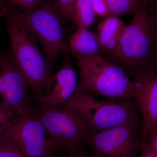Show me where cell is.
<instances>
[{
	"mask_svg": "<svg viewBox=\"0 0 157 157\" xmlns=\"http://www.w3.org/2000/svg\"><path fill=\"white\" fill-rule=\"evenodd\" d=\"M149 66L152 69L157 71V26L151 48Z\"/></svg>",
	"mask_w": 157,
	"mask_h": 157,
	"instance_id": "obj_22",
	"label": "cell"
},
{
	"mask_svg": "<svg viewBox=\"0 0 157 157\" xmlns=\"http://www.w3.org/2000/svg\"><path fill=\"white\" fill-rule=\"evenodd\" d=\"M17 118L0 103V133L9 130L14 125Z\"/></svg>",
	"mask_w": 157,
	"mask_h": 157,
	"instance_id": "obj_18",
	"label": "cell"
},
{
	"mask_svg": "<svg viewBox=\"0 0 157 157\" xmlns=\"http://www.w3.org/2000/svg\"><path fill=\"white\" fill-rule=\"evenodd\" d=\"M145 0H107L109 15L133 14L146 6Z\"/></svg>",
	"mask_w": 157,
	"mask_h": 157,
	"instance_id": "obj_15",
	"label": "cell"
},
{
	"mask_svg": "<svg viewBox=\"0 0 157 157\" xmlns=\"http://www.w3.org/2000/svg\"><path fill=\"white\" fill-rule=\"evenodd\" d=\"M146 5L150 7L157 6V0H145Z\"/></svg>",
	"mask_w": 157,
	"mask_h": 157,
	"instance_id": "obj_25",
	"label": "cell"
},
{
	"mask_svg": "<svg viewBox=\"0 0 157 157\" xmlns=\"http://www.w3.org/2000/svg\"><path fill=\"white\" fill-rule=\"evenodd\" d=\"M157 26V13L147 5L134 14L116 48L108 59L131 75L150 67L151 48Z\"/></svg>",
	"mask_w": 157,
	"mask_h": 157,
	"instance_id": "obj_3",
	"label": "cell"
},
{
	"mask_svg": "<svg viewBox=\"0 0 157 157\" xmlns=\"http://www.w3.org/2000/svg\"><path fill=\"white\" fill-rule=\"evenodd\" d=\"M153 9H154L155 11H156V12H157V6H154V7H153Z\"/></svg>",
	"mask_w": 157,
	"mask_h": 157,
	"instance_id": "obj_26",
	"label": "cell"
},
{
	"mask_svg": "<svg viewBox=\"0 0 157 157\" xmlns=\"http://www.w3.org/2000/svg\"><path fill=\"white\" fill-rule=\"evenodd\" d=\"M96 16L106 17L109 15L107 0H90Z\"/></svg>",
	"mask_w": 157,
	"mask_h": 157,
	"instance_id": "obj_20",
	"label": "cell"
},
{
	"mask_svg": "<svg viewBox=\"0 0 157 157\" xmlns=\"http://www.w3.org/2000/svg\"><path fill=\"white\" fill-rule=\"evenodd\" d=\"M0 16L5 17L10 52L39 102L45 95L51 63L39 48L32 31L14 13L12 5L0 2Z\"/></svg>",
	"mask_w": 157,
	"mask_h": 157,
	"instance_id": "obj_1",
	"label": "cell"
},
{
	"mask_svg": "<svg viewBox=\"0 0 157 157\" xmlns=\"http://www.w3.org/2000/svg\"><path fill=\"white\" fill-rule=\"evenodd\" d=\"M65 106L80 112L93 132L128 124H141V117L133 99L104 101L83 93L72 97Z\"/></svg>",
	"mask_w": 157,
	"mask_h": 157,
	"instance_id": "obj_4",
	"label": "cell"
},
{
	"mask_svg": "<svg viewBox=\"0 0 157 157\" xmlns=\"http://www.w3.org/2000/svg\"><path fill=\"white\" fill-rule=\"evenodd\" d=\"M126 26L119 16L109 15L104 17L98 27V37L101 53L109 59L122 36Z\"/></svg>",
	"mask_w": 157,
	"mask_h": 157,
	"instance_id": "obj_12",
	"label": "cell"
},
{
	"mask_svg": "<svg viewBox=\"0 0 157 157\" xmlns=\"http://www.w3.org/2000/svg\"><path fill=\"white\" fill-rule=\"evenodd\" d=\"M24 13L31 12L42 6L43 0H6Z\"/></svg>",
	"mask_w": 157,
	"mask_h": 157,
	"instance_id": "obj_17",
	"label": "cell"
},
{
	"mask_svg": "<svg viewBox=\"0 0 157 157\" xmlns=\"http://www.w3.org/2000/svg\"><path fill=\"white\" fill-rule=\"evenodd\" d=\"M76 70L69 61L48 79L45 95L40 102L42 107H64L77 89Z\"/></svg>",
	"mask_w": 157,
	"mask_h": 157,
	"instance_id": "obj_11",
	"label": "cell"
},
{
	"mask_svg": "<svg viewBox=\"0 0 157 157\" xmlns=\"http://www.w3.org/2000/svg\"><path fill=\"white\" fill-rule=\"evenodd\" d=\"M0 157H25L17 144L5 132L0 133Z\"/></svg>",
	"mask_w": 157,
	"mask_h": 157,
	"instance_id": "obj_16",
	"label": "cell"
},
{
	"mask_svg": "<svg viewBox=\"0 0 157 157\" xmlns=\"http://www.w3.org/2000/svg\"><path fill=\"white\" fill-rule=\"evenodd\" d=\"M131 76L134 82L133 99L141 117L144 141L157 127V71L149 67Z\"/></svg>",
	"mask_w": 157,
	"mask_h": 157,
	"instance_id": "obj_10",
	"label": "cell"
},
{
	"mask_svg": "<svg viewBox=\"0 0 157 157\" xmlns=\"http://www.w3.org/2000/svg\"><path fill=\"white\" fill-rule=\"evenodd\" d=\"M70 51L75 58H90L101 53L97 34L88 29H76L70 40Z\"/></svg>",
	"mask_w": 157,
	"mask_h": 157,
	"instance_id": "obj_13",
	"label": "cell"
},
{
	"mask_svg": "<svg viewBox=\"0 0 157 157\" xmlns=\"http://www.w3.org/2000/svg\"><path fill=\"white\" fill-rule=\"evenodd\" d=\"M76 59L79 78L73 97L90 91L109 101L133 99V78L122 67L106 58L102 54L93 57Z\"/></svg>",
	"mask_w": 157,
	"mask_h": 157,
	"instance_id": "obj_2",
	"label": "cell"
},
{
	"mask_svg": "<svg viewBox=\"0 0 157 157\" xmlns=\"http://www.w3.org/2000/svg\"><path fill=\"white\" fill-rule=\"evenodd\" d=\"M61 157H94L83 141L78 147Z\"/></svg>",
	"mask_w": 157,
	"mask_h": 157,
	"instance_id": "obj_21",
	"label": "cell"
},
{
	"mask_svg": "<svg viewBox=\"0 0 157 157\" xmlns=\"http://www.w3.org/2000/svg\"><path fill=\"white\" fill-rule=\"evenodd\" d=\"M141 124L90 132L83 140L94 157H137L142 142Z\"/></svg>",
	"mask_w": 157,
	"mask_h": 157,
	"instance_id": "obj_6",
	"label": "cell"
},
{
	"mask_svg": "<svg viewBox=\"0 0 157 157\" xmlns=\"http://www.w3.org/2000/svg\"><path fill=\"white\" fill-rule=\"evenodd\" d=\"M140 157H157V153L142 140L140 147Z\"/></svg>",
	"mask_w": 157,
	"mask_h": 157,
	"instance_id": "obj_24",
	"label": "cell"
},
{
	"mask_svg": "<svg viewBox=\"0 0 157 157\" xmlns=\"http://www.w3.org/2000/svg\"><path fill=\"white\" fill-rule=\"evenodd\" d=\"M29 86L11 52L0 54V103L16 117L35 112Z\"/></svg>",
	"mask_w": 157,
	"mask_h": 157,
	"instance_id": "obj_8",
	"label": "cell"
},
{
	"mask_svg": "<svg viewBox=\"0 0 157 157\" xmlns=\"http://www.w3.org/2000/svg\"><path fill=\"white\" fill-rule=\"evenodd\" d=\"M14 13L32 31L50 63L60 54L70 51L64 39L60 13L48 6L24 13L13 6Z\"/></svg>",
	"mask_w": 157,
	"mask_h": 157,
	"instance_id": "obj_7",
	"label": "cell"
},
{
	"mask_svg": "<svg viewBox=\"0 0 157 157\" xmlns=\"http://www.w3.org/2000/svg\"><path fill=\"white\" fill-rule=\"evenodd\" d=\"M144 142L150 147L157 153V127L155 128L147 137Z\"/></svg>",
	"mask_w": 157,
	"mask_h": 157,
	"instance_id": "obj_23",
	"label": "cell"
},
{
	"mask_svg": "<svg viewBox=\"0 0 157 157\" xmlns=\"http://www.w3.org/2000/svg\"><path fill=\"white\" fill-rule=\"evenodd\" d=\"M5 132L25 157H59L62 151L51 139L35 112L17 117Z\"/></svg>",
	"mask_w": 157,
	"mask_h": 157,
	"instance_id": "obj_9",
	"label": "cell"
},
{
	"mask_svg": "<svg viewBox=\"0 0 157 157\" xmlns=\"http://www.w3.org/2000/svg\"><path fill=\"white\" fill-rule=\"evenodd\" d=\"M36 113L51 139L66 153L76 148L92 132L83 116L72 107H42Z\"/></svg>",
	"mask_w": 157,
	"mask_h": 157,
	"instance_id": "obj_5",
	"label": "cell"
},
{
	"mask_svg": "<svg viewBox=\"0 0 157 157\" xmlns=\"http://www.w3.org/2000/svg\"><path fill=\"white\" fill-rule=\"evenodd\" d=\"M96 16L90 0H76L72 19L76 29H88L91 26Z\"/></svg>",
	"mask_w": 157,
	"mask_h": 157,
	"instance_id": "obj_14",
	"label": "cell"
},
{
	"mask_svg": "<svg viewBox=\"0 0 157 157\" xmlns=\"http://www.w3.org/2000/svg\"><path fill=\"white\" fill-rule=\"evenodd\" d=\"M59 12L67 18H72L76 0H56Z\"/></svg>",
	"mask_w": 157,
	"mask_h": 157,
	"instance_id": "obj_19",
	"label": "cell"
}]
</instances>
